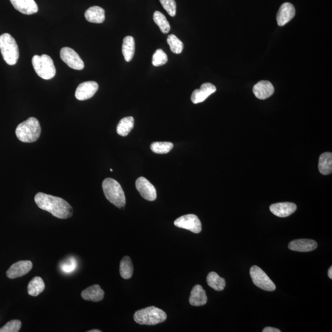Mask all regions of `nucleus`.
I'll return each instance as SVG.
<instances>
[{
  "label": "nucleus",
  "mask_w": 332,
  "mask_h": 332,
  "mask_svg": "<svg viewBox=\"0 0 332 332\" xmlns=\"http://www.w3.org/2000/svg\"><path fill=\"white\" fill-rule=\"evenodd\" d=\"M37 206L43 211L60 219H67L72 217L73 209L70 204L61 198L38 193L35 195Z\"/></svg>",
  "instance_id": "f257e3e1"
},
{
  "label": "nucleus",
  "mask_w": 332,
  "mask_h": 332,
  "mask_svg": "<svg viewBox=\"0 0 332 332\" xmlns=\"http://www.w3.org/2000/svg\"><path fill=\"white\" fill-rule=\"evenodd\" d=\"M41 128L36 118L30 117L19 124L16 129V135L24 143H35L40 137Z\"/></svg>",
  "instance_id": "f03ea898"
},
{
  "label": "nucleus",
  "mask_w": 332,
  "mask_h": 332,
  "mask_svg": "<svg viewBox=\"0 0 332 332\" xmlns=\"http://www.w3.org/2000/svg\"><path fill=\"white\" fill-rule=\"evenodd\" d=\"M102 188L105 197L113 205L120 209L123 208L126 205L124 192L117 181L111 178H106L102 183Z\"/></svg>",
  "instance_id": "7ed1b4c3"
},
{
  "label": "nucleus",
  "mask_w": 332,
  "mask_h": 332,
  "mask_svg": "<svg viewBox=\"0 0 332 332\" xmlns=\"http://www.w3.org/2000/svg\"><path fill=\"white\" fill-rule=\"evenodd\" d=\"M167 314L162 309L149 306L135 312L134 320L140 325H155L165 321Z\"/></svg>",
  "instance_id": "20e7f679"
},
{
  "label": "nucleus",
  "mask_w": 332,
  "mask_h": 332,
  "mask_svg": "<svg viewBox=\"0 0 332 332\" xmlns=\"http://www.w3.org/2000/svg\"><path fill=\"white\" fill-rule=\"evenodd\" d=\"M0 51L7 64L16 65L19 58L18 45L9 33H4L0 36Z\"/></svg>",
  "instance_id": "39448f33"
},
{
  "label": "nucleus",
  "mask_w": 332,
  "mask_h": 332,
  "mask_svg": "<svg viewBox=\"0 0 332 332\" xmlns=\"http://www.w3.org/2000/svg\"><path fill=\"white\" fill-rule=\"evenodd\" d=\"M32 62L33 69L39 77L46 80L55 77L56 69L51 57L46 55L41 56L35 55L33 57Z\"/></svg>",
  "instance_id": "423d86ee"
},
{
  "label": "nucleus",
  "mask_w": 332,
  "mask_h": 332,
  "mask_svg": "<svg viewBox=\"0 0 332 332\" xmlns=\"http://www.w3.org/2000/svg\"><path fill=\"white\" fill-rule=\"evenodd\" d=\"M250 275L254 284L262 290L272 292L276 290V287L268 276L265 271L256 265L252 266L250 269Z\"/></svg>",
  "instance_id": "0eeeda50"
},
{
  "label": "nucleus",
  "mask_w": 332,
  "mask_h": 332,
  "mask_svg": "<svg viewBox=\"0 0 332 332\" xmlns=\"http://www.w3.org/2000/svg\"><path fill=\"white\" fill-rule=\"evenodd\" d=\"M174 225L178 228L187 229L198 234L202 231V225L199 218L194 214L184 215L178 218L174 221Z\"/></svg>",
  "instance_id": "6e6552de"
},
{
  "label": "nucleus",
  "mask_w": 332,
  "mask_h": 332,
  "mask_svg": "<svg viewBox=\"0 0 332 332\" xmlns=\"http://www.w3.org/2000/svg\"><path fill=\"white\" fill-rule=\"evenodd\" d=\"M61 58L68 66L76 70L84 69V64L78 54L72 48L64 47L62 48L60 52Z\"/></svg>",
  "instance_id": "1a4fd4ad"
},
{
  "label": "nucleus",
  "mask_w": 332,
  "mask_h": 332,
  "mask_svg": "<svg viewBox=\"0 0 332 332\" xmlns=\"http://www.w3.org/2000/svg\"><path fill=\"white\" fill-rule=\"evenodd\" d=\"M136 188L141 197L147 201H154L157 200V189L147 178L140 177L135 181Z\"/></svg>",
  "instance_id": "9d476101"
},
{
  "label": "nucleus",
  "mask_w": 332,
  "mask_h": 332,
  "mask_svg": "<svg viewBox=\"0 0 332 332\" xmlns=\"http://www.w3.org/2000/svg\"><path fill=\"white\" fill-rule=\"evenodd\" d=\"M99 89V84L96 81L84 82L76 88L75 98L79 101H86L93 97Z\"/></svg>",
  "instance_id": "9b49d317"
},
{
  "label": "nucleus",
  "mask_w": 332,
  "mask_h": 332,
  "mask_svg": "<svg viewBox=\"0 0 332 332\" xmlns=\"http://www.w3.org/2000/svg\"><path fill=\"white\" fill-rule=\"evenodd\" d=\"M32 268L33 264L31 261H19L11 266L7 272V276L11 279L21 277L28 274Z\"/></svg>",
  "instance_id": "f8f14e48"
},
{
  "label": "nucleus",
  "mask_w": 332,
  "mask_h": 332,
  "mask_svg": "<svg viewBox=\"0 0 332 332\" xmlns=\"http://www.w3.org/2000/svg\"><path fill=\"white\" fill-rule=\"evenodd\" d=\"M217 88L209 83L201 85L200 89H196L193 92L191 99L193 103L197 104L206 100L209 96L216 92Z\"/></svg>",
  "instance_id": "ddd939ff"
},
{
  "label": "nucleus",
  "mask_w": 332,
  "mask_h": 332,
  "mask_svg": "<svg viewBox=\"0 0 332 332\" xmlns=\"http://www.w3.org/2000/svg\"><path fill=\"white\" fill-rule=\"evenodd\" d=\"M297 208L296 204L289 202L273 204L269 207L272 214L282 218L290 216L297 211Z\"/></svg>",
  "instance_id": "4468645a"
},
{
  "label": "nucleus",
  "mask_w": 332,
  "mask_h": 332,
  "mask_svg": "<svg viewBox=\"0 0 332 332\" xmlns=\"http://www.w3.org/2000/svg\"><path fill=\"white\" fill-rule=\"evenodd\" d=\"M295 9L290 3H285L280 6L277 14V22L279 26L282 27L290 22L294 18Z\"/></svg>",
  "instance_id": "2eb2a0df"
},
{
  "label": "nucleus",
  "mask_w": 332,
  "mask_h": 332,
  "mask_svg": "<svg viewBox=\"0 0 332 332\" xmlns=\"http://www.w3.org/2000/svg\"><path fill=\"white\" fill-rule=\"evenodd\" d=\"M16 10L26 15H32L38 12V5L34 0H10Z\"/></svg>",
  "instance_id": "dca6fc26"
},
{
  "label": "nucleus",
  "mask_w": 332,
  "mask_h": 332,
  "mask_svg": "<svg viewBox=\"0 0 332 332\" xmlns=\"http://www.w3.org/2000/svg\"><path fill=\"white\" fill-rule=\"evenodd\" d=\"M253 92L256 98L261 100H265L273 94L274 86L268 81H260L255 85Z\"/></svg>",
  "instance_id": "f3484780"
},
{
  "label": "nucleus",
  "mask_w": 332,
  "mask_h": 332,
  "mask_svg": "<svg viewBox=\"0 0 332 332\" xmlns=\"http://www.w3.org/2000/svg\"><path fill=\"white\" fill-rule=\"evenodd\" d=\"M317 248V243L312 240L301 239L292 241L289 243V248L293 251L306 252L314 251Z\"/></svg>",
  "instance_id": "a211bd4d"
},
{
  "label": "nucleus",
  "mask_w": 332,
  "mask_h": 332,
  "mask_svg": "<svg viewBox=\"0 0 332 332\" xmlns=\"http://www.w3.org/2000/svg\"><path fill=\"white\" fill-rule=\"evenodd\" d=\"M189 302L190 305L194 306H201L206 304L208 302V297L202 286L196 285L193 288L190 294Z\"/></svg>",
  "instance_id": "6ab92c4d"
},
{
  "label": "nucleus",
  "mask_w": 332,
  "mask_h": 332,
  "mask_svg": "<svg viewBox=\"0 0 332 332\" xmlns=\"http://www.w3.org/2000/svg\"><path fill=\"white\" fill-rule=\"evenodd\" d=\"M104 291L100 286L96 284L89 287L82 292L81 297L85 300L99 302L104 299Z\"/></svg>",
  "instance_id": "aec40b11"
},
{
  "label": "nucleus",
  "mask_w": 332,
  "mask_h": 332,
  "mask_svg": "<svg viewBox=\"0 0 332 332\" xmlns=\"http://www.w3.org/2000/svg\"><path fill=\"white\" fill-rule=\"evenodd\" d=\"M88 22L94 24H102L106 19V13L103 8L95 6L90 7L84 14Z\"/></svg>",
  "instance_id": "412c9836"
},
{
  "label": "nucleus",
  "mask_w": 332,
  "mask_h": 332,
  "mask_svg": "<svg viewBox=\"0 0 332 332\" xmlns=\"http://www.w3.org/2000/svg\"><path fill=\"white\" fill-rule=\"evenodd\" d=\"M135 39L131 36H127L123 39L122 46V53L125 61L127 62L132 61L135 54Z\"/></svg>",
  "instance_id": "4be33fe9"
},
{
  "label": "nucleus",
  "mask_w": 332,
  "mask_h": 332,
  "mask_svg": "<svg viewBox=\"0 0 332 332\" xmlns=\"http://www.w3.org/2000/svg\"><path fill=\"white\" fill-rule=\"evenodd\" d=\"M319 171L320 174L327 175L332 172V153L325 152L322 153L319 157Z\"/></svg>",
  "instance_id": "5701e85b"
},
{
  "label": "nucleus",
  "mask_w": 332,
  "mask_h": 332,
  "mask_svg": "<svg viewBox=\"0 0 332 332\" xmlns=\"http://www.w3.org/2000/svg\"><path fill=\"white\" fill-rule=\"evenodd\" d=\"M134 126V119L132 116H127L121 119L116 127V132L122 137H126L129 134Z\"/></svg>",
  "instance_id": "b1692460"
},
{
  "label": "nucleus",
  "mask_w": 332,
  "mask_h": 332,
  "mask_svg": "<svg viewBox=\"0 0 332 332\" xmlns=\"http://www.w3.org/2000/svg\"><path fill=\"white\" fill-rule=\"evenodd\" d=\"M207 282L211 288L217 291H222L226 286L225 279L218 276L217 272H209L207 277Z\"/></svg>",
  "instance_id": "393cba45"
},
{
  "label": "nucleus",
  "mask_w": 332,
  "mask_h": 332,
  "mask_svg": "<svg viewBox=\"0 0 332 332\" xmlns=\"http://www.w3.org/2000/svg\"><path fill=\"white\" fill-rule=\"evenodd\" d=\"M45 284L40 277H35L31 280L28 286V294L33 297L38 296L44 291Z\"/></svg>",
  "instance_id": "a878e982"
},
{
  "label": "nucleus",
  "mask_w": 332,
  "mask_h": 332,
  "mask_svg": "<svg viewBox=\"0 0 332 332\" xmlns=\"http://www.w3.org/2000/svg\"><path fill=\"white\" fill-rule=\"evenodd\" d=\"M133 272H134V268L131 259L128 256L124 257L120 262L121 276L124 279H129L132 276Z\"/></svg>",
  "instance_id": "bb28decb"
},
{
  "label": "nucleus",
  "mask_w": 332,
  "mask_h": 332,
  "mask_svg": "<svg viewBox=\"0 0 332 332\" xmlns=\"http://www.w3.org/2000/svg\"><path fill=\"white\" fill-rule=\"evenodd\" d=\"M153 21L160 28L161 32L168 33L171 30V25L163 13L160 11H155L153 14Z\"/></svg>",
  "instance_id": "cd10ccee"
},
{
  "label": "nucleus",
  "mask_w": 332,
  "mask_h": 332,
  "mask_svg": "<svg viewBox=\"0 0 332 332\" xmlns=\"http://www.w3.org/2000/svg\"><path fill=\"white\" fill-rule=\"evenodd\" d=\"M174 145L169 141H155L151 145L150 149L157 154H166L171 151Z\"/></svg>",
  "instance_id": "c85d7f7f"
},
{
  "label": "nucleus",
  "mask_w": 332,
  "mask_h": 332,
  "mask_svg": "<svg viewBox=\"0 0 332 332\" xmlns=\"http://www.w3.org/2000/svg\"><path fill=\"white\" fill-rule=\"evenodd\" d=\"M167 41L172 53L179 55L182 52L184 47L183 42L177 36L170 35L167 37Z\"/></svg>",
  "instance_id": "c756f323"
},
{
  "label": "nucleus",
  "mask_w": 332,
  "mask_h": 332,
  "mask_svg": "<svg viewBox=\"0 0 332 332\" xmlns=\"http://www.w3.org/2000/svg\"><path fill=\"white\" fill-rule=\"evenodd\" d=\"M167 61H168L167 56L163 50L158 49L155 51L152 58V64L155 67L165 65Z\"/></svg>",
  "instance_id": "7c9ffc66"
},
{
  "label": "nucleus",
  "mask_w": 332,
  "mask_h": 332,
  "mask_svg": "<svg viewBox=\"0 0 332 332\" xmlns=\"http://www.w3.org/2000/svg\"><path fill=\"white\" fill-rule=\"evenodd\" d=\"M21 327L22 322L19 320H12L0 328V332H18Z\"/></svg>",
  "instance_id": "2f4dec72"
},
{
  "label": "nucleus",
  "mask_w": 332,
  "mask_h": 332,
  "mask_svg": "<svg viewBox=\"0 0 332 332\" xmlns=\"http://www.w3.org/2000/svg\"><path fill=\"white\" fill-rule=\"evenodd\" d=\"M77 268V262L73 257H70L69 259L61 264V269L65 273H70L76 270Z\"/></svg>",
  "instance_id": "473e14b6"
},
{
  "label": "nucleus",
  "mask_w": 332,
  "mask_h": 332,
  "mask_svg": "<svg viewBox=\"0 0 332 332\" xmlns=\"http://www.w3.org/2000/svg\"><path fill=\"white\" fill-rule=\"evenodd\" d=\"M160 2L164 9L167 11L170 16L174 17L176 15L177 5H176L175 0H160Z\"/></svg>",
  "instance_id": "72a5a7b5"
},
{
  "label": "nucleus",
  "mask_w": 332,
  "mask_h": 332,
  "mask_svg": "<svg viewBox=\"0 0 332 332\" xmlns=\"http://www.w3.org/2000/svg\"><path fill=\"white\" fill-rule=\"evenodd\" d=\"M263 332H280V330L276 328L268 327L264 328Z\"/></svg>",
  "instance_id": "f704fd0d"
},
{
  "label": "nucleus",
  "mask_w": 332,
  "mask_h": 332,
  "mask_svg": "<svg viewBox=\"0 0 332 332\" xmlns=\"http://www.w3.org/2000/svg\"><path fill=\"white\" fill-rule=\"evenodd\" d=\"M328 277L330 278V279H332V267H331V266L330 268V269H328Z\"/></svg>",
  "instance_id": "c9c22d12"
},
{
  "label": "nucleus",
  "mask_w": 332,
  "mask_h": 332,
  "mask_svg": "<svg viewBox=\"0 0 332 332\" xmlns=\"http://www.w3.org/2000/svg\"><path fill=\"white\" fill-rule=\"evenodd\" d=\"M88 332H102V331L98 330V329H93V330L88 331Z\"/></svg>",
  "instance_id": "e433bc0d"
},
{
  "label": "nucleus",
  "mask_w": 332,
  "mask_h": 332,
  "mask_svg": "<svg viewBox=\"0 0 332 332\" xmlns=\"http://www.w3.org/2000/svg\"><path fill=\"white\" fill-rule=\"evenodd\" d=\"M110 171H111V172H113V169H110Z\"/></svg>",
  "instance_id": "4c0bfd02"
}]
</instances>
